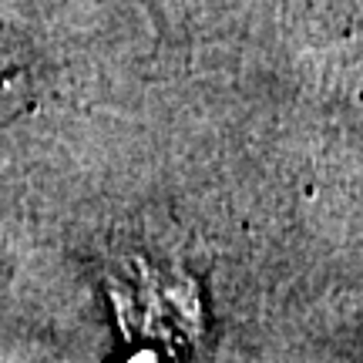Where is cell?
Instances as JSON below:
<instances>
[{
	"label": "cell",
	"instance_id": "obj_1",
	"mask_svg": "<svg viewBox=\"0 0 363 363\" xmlns=\"http://www.w3.org/2000/svg\"><path fill=\"white\" fill-rule=\"evenodd\" d=\"M38 98L34 57L11 30L0 27V125L24 115Z\"/></svg>",
	"mask_w": 363,
	"mask_h": 363
}]
</instances>
